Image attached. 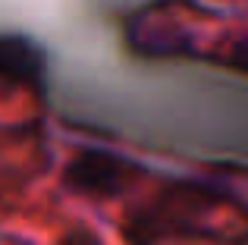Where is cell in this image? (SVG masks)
I'll use <instances>...</instances> for the list:
<instances>
[{
  "mask_svg": "<svg viewBox=\"0 0 248 245\" xmlns=\"http://www.w3.org/2000/svg\"><path fill=\"white\" fill-rule=\"evenodd\" d=\"M126 41L145 57H179L192 54V29L173 6H148L126 22Z\"/></svg>",
  "mask_w": 248,
  "mask_h": 245,
  "instance_id": "cell-3",
  "label": "cell"
},
{
  "mask_svg": "<svg viewBox=\"0 0 248 245\" xmlns=\"http://www.w3.org/2000/svg\"><path fill=\"white\" fill-rule=\"evenodd\" d=\"M57 245H101V239H97L91 230H85V227H76V230H69L66 236H63Z\"/></svg>",
  "mask_w": 248,
  "mask_h": 245,
  "instance_id": "cell-6",
  "label": "cell"
},
{
  "mask_svg": "<svg viewBox=\"0 0 248 245\" xmlns=\"http://www.w3.org/2000/svg\"><path fill=\"white\" fill-rule=\"evenodd\" d=\"M226 204L223 195L195 183L160 189L145 204H135L123 217V239L129 245H160L186 239H214V214Z\"/></svg>",
  "mask_w": 248,
  "mask_h": 245,
  "instance_id": "cell-1",
  "label": "cell"
},
{
  "mask_svg": "<svg viewBox=\"0 0 248 245\" xmlns=\"http://www.w3.org/2000/svg\"><path fill=\"white\" fill-rule=\"evenodd\" d=\"M214 57H217L220 63H226V66H232V69H239V73L248 76V35H245V38H232V41H226Z\"/></svg>",
  "mask_w": 248,
  "mask_h": 245,
  "instance_id": "cell-5",
  "label": "cell"
},
{
  "mask_svg": "<svg viewBox=\"0 0 248 245\" xmlns=\"http://www.w3.org/2000/svg\"><path fill=\"white\" fill-rule=\"evenodd\" d=\"M44 79V54L22 35H0V94L35 92Z\"/></svg>",
  "mask_w": 248,
  "mask_h": 245,
  "instance_id": "cell-4",
  "label": "cell"
},
{
  "mask_svg": "<svg viewBox=\"0 0 248 245\" xmlns=\"http://www.w3.org/2000/svg\"><path fill=\"white\" fill-rule=\"evenodd\" d=\"M139 176L141 167H135L132 160L120 157V154L97 151V148H85V151L73 154L69 164L63 167L66 189L85 198H116L129 192V185Z\"/></svg>",
  "mask_w": 248,
  "mask_h": 245,
  "instance_id": "cell-2",
  "label": "cell"
}]
</instances>
